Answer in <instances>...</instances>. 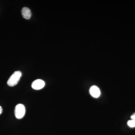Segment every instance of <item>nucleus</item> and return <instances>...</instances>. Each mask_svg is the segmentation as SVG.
I'll return each mask as SVG.
<instances>
[{"label": "nucleus", "mask_w": 135, "mask_h": 135, "mask_svg": "<svg viewBox=\"0 0 135 135\" xmlns=\"http://www.w3.org/2000/svg\"><path fill=\"white\" fill-rule=\"evenodd\" d=\"M22 75V73L20 71L15 72L8 80V85L11 87L16 86L18 83Z\"/></svg>", "instance_id": "obj_1"}, {"label": "nucleus", "mask_w": 135, "mask_h": 135, "mask_svg": "<svg viewBox=\"0 0 135 135\" xmlns=\"http://www.w3.org/2000/svg\"><path fill=\"white\" fill-rule=\"evenodd\" d=\"M25 107L24 105L22 104H18L15 107V116L17 119H22L25 116Z\"/></svg>", "instance_id": "obj_2"}, {"label": "nucleus", "mask_w": 135, "mask_h": 135, "mask_svg": "<svg viewBox=\"0 0 135 135\" xmlns=\"http://www.w3.org/2000/svg\"><path fill=\"white\" fill-rule=\"evenodd\" d=\"M45 85V82L43 80L41 79H37L32 82V87L33 89L38 90L43 88Z\"/></svg>", "instance_id": "obj_3"}, {"label": "nucleus", "mask_w": 135, "mask_h": 135, "mask_svg": "<svg viewBox=\"0 0 135 135\" xmlns=\"http://www.w3.org/2000/svg\"><path fill=\"white\" fill-rule=\"evenodd\" d=\"M89 91L90 95L95 98L99 97L101 94L99 88L96 86H92L90 88Z\"/></svg>", "instance_id": "obj_4"}, {"label": "nucleus", "mask_w": 135, "mask_h": 135, "mask_svg": "<svg viewBox=\"0 0 135 135\" xmlns=\"http://www.w3.org/2000/svg\"><path fill=\"white\" fill-rule=\"evenodd\" d=\"M22 14L23 17L25 19H30L31 16V12L29 8L24 7L22 10Z\"/></svg>", "instance_id": "obj_5"}, {"label": "nucleus", "mask_w": 135, "mask_h": 135, "mask_svg": "<svg viewBox=\"0 0 135 135\" xmlns=\"http://www.w3.org/2000/svg\"><path fill=\"white\" fill-rule=\"evenodd\" d=\"M128 125L129 127L131 128H134L135 127V120H129L128 122Z\"/></svg>", "instance_id": "obj_6"}, {"label": "nucleus", "mask_w": 135, "mask_h": 135, "mask_svg": "<svg viewBox=\"0 0 135 135\" xmlns=\"http://www.w3.org/2000/svg\"><path fill=\"white\" fill-rule=\"evenodd\" d=\"M131 118L132 120H135V113L131 116Z\"/></svg>", "instance_id": "obj_7"}, {"label": "nucleus", "mask_w": 135, "mask_h": 135, "mask_svg": "<svg viewBox=\"0 0 135 135\" xmlns=\"http://www.w3.org/2000/svg\"><path fill=\"white\" fill-rule=\"evenodd\" d=\"M3 111V110L2 108L0 106V114H1V113H2Z\"/></svg>", "instance_id": "obj_8"}]
</instances>
